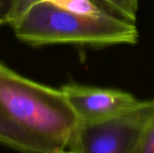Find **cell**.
<instances>
[{"label": "cell", "mask_w": 154, "mask_h": 153, "mask_svg": "<svg viewBox=\"0 0 154 153\" xmlns=\"http://www.w3.org/2000/svg\"><path fill=\"white\" fill-rule=\"evenodd\" d=\"M0 142L26 153H66L16 124L0 106Z\"/></svg>", "instance_id": "5"}, {"label": "cell", "mask_w": 154, "mask_h": 153, "mask_svg": "<svg viewBox=\"0 0 154 153\" xmlns=\"http://www.w3.org/2000/svg\"><path fill=\"white\" fill-rule=\"evenodd\" d=\"M71 106L78 123H94L120 115L139 104L132 94L111 88L78 84L61 87Z\"/></svg>", "instance_id": "4"}, {"label": "cell", "mask_w": 154, "mask_h": 153, "mask_svg": "<svg viewBox=\"0 0 154 153\" xmlns=\"http://www.w3.org/2000/svg\"><path fill=\"white\" fill-rule=\"evenodd\" d=\"M42 0H14V8L10 24L24 14L34 4Z\"/></svg>", "instance_id": "9"}, {"label": "cell", "mask_w": 154, "mask_h": 153, "mask_svg": "<svg viewBox=\"0 0 154 153\" xmlns=\"http://www.w3.org/2000/svg\"><path fill=\"white\" fill-rule=\"evenodd\" d=\"M14 0H0V24L10 23Z\"/></svg>", "instance_id": "10"}, {"label": "cell", "mask_w": 154, "mask_h": 153, "mask_svg": "<svg viewBox=\"0 0 154 153\" xmlns=\"http://www.w3.org/2000/svg\"><path fill=\"white\" fill-rule=\"evenodd\" d=\"M154 116V99L111 118L78 123L66 153H133Z\"/></svg>", "instance_id": "3"}, {"label": "cell", "mask_w": 154, "mask_h": 153, "mask_svg": "<svg viewBox=\"0 0 154 153\" xmlns=\"http://www.w3.org/2000/svg\"><path fill=\"white\" fill-rule=\"evenodd\" d=\"M0 106L23 130L66 152L78 118L61 89L33 82L0 63Z\"/></svg>", "instance_id": "2"}, {"label": "cell", "mask_w": 154, "mask_h": 153, "mask_svg": "<svg viewBox=\"0 0 154 153\" xmlns=\"http://www.w3.org/2000/svg\"><path fill=\"white\" fill-rule=\"evenodd\" d=\"M11 25L19 40L35 46L135 44L139 39L134 23L123 17L106 12L98 15L76 14L46 1L34 4Z\"/></svg>", "instance_id": "1"}, {"label": "cell", "mask_w": 154, "mask_h": 153, "mask_svg": "<svg viewBox=\"0 0 154 153\" xmlns=\"http://www.w3.org/2000/svg\"><path fill=\"white\" fill-rule=\"evenodd\" d=\"M133 153H154V116Z\"/></svg>", "instance_id": "8"}, {"label": "cell", "mask_w": 154, "mask_h": 153, "mask_svg": "<svg viewBox=\"0 0 154 153\" xmlns=\"http://www.w3.org/2000/svg\"><path fill=\"white\" fill-rule=\"evenodd\" d=\"M64 10L87 15H98L106 11L100 9L91 0H42Z\"/></svg>", "instance_id": "6"}, {"label": "cell", "mask_w": 154, "mask_h": 153, "mask_svg": "<svg viewBox=\"0 0 154 153\" xmlns=\"http://www.w3.org/2000/svg\"><path fill=\"white\" fill-rule=\"evenodd\" d=\"M121 17L134 23L138 11V0H103Z\"/></svg>", "instance_id": "7"}]
</instances>
